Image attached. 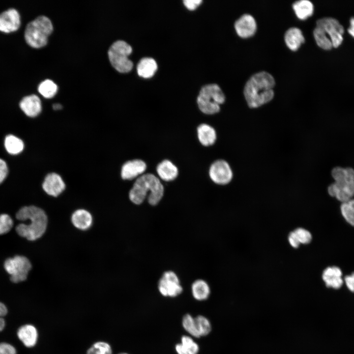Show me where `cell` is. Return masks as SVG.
<instances>
[{
	"label": "cell",
	"instance_id": "52a82bcc",
	"mask_svg": "<svg viewBox=\"0 0 354 354\" xmlns=\"http://www.w3.org/2000/svg\"><path fill=\"white\" fill-rule=\"evenodd\" d=\"M132 52L131 46L124 41L118 40L113 43L108 52L109 60L113 67L120 73L130 71L133 64L128 56Z\"/></svg>",
	"mask_w": 354,
	"mask_h": 354
},
{
	"label": "cell",
	"instance_id": "4dcf8cb0",
	"mask_svg": "<svg viewBox=\"0 0 354 354\" xmlns=\"http://www.w3.org/2000/svg\"><path fill=\"white\" fill-rule=\"evenodd\" d=\"M194 319L200 337L208 335L211 330V326L209 320L202 315H199Z\"/></svg>",
	"mask_w": 354,
	"mask_h": 354
},
{
	"label": "cell",
	"instance_id": "f35d334b",
	"mask_svg": "<svg viewBox=\"0 0 354 354\" xmlns=\"http://www.w3.org/2000/svg\"><path fill=\"white\" fill-rule=\"evenodd\" d=\"M183 3L185 6L189 10L195 9L201 3V0H184Z\"/></svg>",
	"mask_w": 354,
	"mask_h": 354
},
{
	"label": "cell",
	"instance_id": "9c48e42d",
	"mask_svg": "<svg viewBox=\"0 0 354 354\" xmlns=\"http://www.w3.org/2000/svg\"><path fill=\"white\" fill-rule=\"evenodd\" d=\"M316 26L324 30L331 40L333 48H337L342 44L345 30L336 19L329 17L321 18L317 21Z\"/></svg>",
	"mask_w": 354,
	"mask_h": 354
},
{
	"label": "cell",
	"instance_id": "ba28073f",
	"mask_svg": "<svg viewBox=\"0 0 354 354\" xmlns=\"http://www.w3.org/2000/svg\"><path fill=\"white\" fill-rule=\"evenodd\" d=\"M31 267L30 260L24 256L8 258L4 263L5 270L10 275V280L15 283L26 280Z\"/></svg>",
	"mask_w": 354,
	"mask_h": 354
},
{
	"label": "cell",
	"instance_id": "4316f807",
	"mask_svg": "<svg viewBox=\"0 0 354 354\" xmlns=\"http://www.w3.org/2000/svg\"><path fill=\"white\" fill-rule=\"evenodd\" d=\"M313 36L318 46L324 50H329L333 48L331 40L324 30L317 26L313 30Z\"/></svg>",
	"mask_w": 354,
	"mask_h": 354
},
{
	"label": "cell",
	"instance_id": "6da1fadb",
	"mask_svg": "<svg viewBox=\"0 0 354 354\" xmlns=\"http://www.w3.org/2000/svg\"><path fill=\"white\" fill-rule=\"evenodd\" d=\"M275 80L268 72L262 71L252 75L244 88V95L248 106L257 108L273 98Z\"/></svg>",
	"mask_w": 354,
	"mask_h": 354
},
{
	"label": "cell",
	"instance_id": "d6986e66",
	"mask_svg": "<svg viewBox=\"0 0 354 354\" xmlns=\"http://www.w3.org/2000/svg\"><path fill=\"white\" fill-rule=\"evenodd\" d=\"M71 220L73 226L79 230L85 231L91 227L92 217L90 213L84 209H78L72 214Z\"/></svg>",
	"mask_w": 354,
	"mask_h": 354
},
{
	"label": "cell",
	"instance_id": "ac0fdd59",
	"mask_svg": "<svg viewBox=\"0 0 354 354\" xmlns=\"http://www.w3.org/2000/svg\"><path fill=\"white\" fill-rule=\"evenodd\" d=\"M342 275V271L339 267L331 266L324 270L322 278L327 287L338 289L343 283Z\"/></svg>",
	"mask_w": 354,
	"mask_h": 354
},
{
	"label": "cell",
	"instance_id": "8d00e7d4",
	"mask_svg": "<svg viewBox=\"0 0 354 354\" xmlns=\"http://www.w3.org/2000/svg\"><path fill=\"white\" fill-rule=\"evenodd\" d=\"M7 313L6 306L2 302H0V332L4 328L5 322L3 318Z\"/></svg>",
	"mask_w": 354,
	"mask_h": 354
},
{
	"label": "cell",
	"instance_id": "f6af8a7d",
	"mask_svg": "<svg viewBox=\"0 0 354 354\" xmlns=\"http://www.w3.org/2000/svg\"><path fill=\"white\" fill-rule=\"evenodd\" d=\"M128 354L125 353H120V354Z\"/></svg>",
	"mask_w": 354,
	"mask_h": 354
},
{
	"label": "cell",
	"instance_id": "f546056e",
	"mask_svg": "<svg viewBox=\"0 0 354 354\" xmlns=\"http://www.w3.org/2000/svg\"><path fill=\"white\" fill-rule=\"evenodd\" d=\"M86 354H113V351L108 343L97 341L88 349Z\"/></svg>",
	"mask_w": 354,
	"mask_h": 354
},
{
	"label": "cell",
	"instance_id": "2e32d148",
	"mask_svg": "<svg viewBox=\"0 0 354 354\" xmlns=\"http://www.w3.org/2000/svg\"><path fill=\"white\" fill-rule=\"evenodd\" d=\"M19 339L27 348H31L37 343L38 333L36 328L31 324H26L19 327L17 331Z\"/></svg>",
	"mask_w": 354,
	"mask_h": 354
},
{
	"label": "cell",
	"instance_id": "5b68a950",
	"mask_svg": "<svg viewBox=\"0 0 354 354\" xmlns=\"http://www.w3.org/2000/svg\"><path fill=\"white\" fill-rule=\"evenodd\" d=\"M53 30V26L50 19L45 16H40L27 24L25 38L30 46L40 48L47 44L48 37Z\"/></svg>",
	"mask_w": 354,
	"mask_h": 354
},
{
	"label": "cell",
	"instance_id": "ab89813d",
	"mask_svg": "<svg viewBox=\"0 0 354 354\" xmlns=\"http://www.w3.org/2000/svg\"><path fill=\"white\" fill-rule=\"evenodd\" d=\"M345 281L348 288L352 292H354V272L345 277Z\"/></svg>",
	"mask_w": 354,
	"mask_h": 354
},
{
	"label": "cell",
	"instance_id": "83f0119b",
	"mask_svg": "<svg viewBox=\"0 0 354 354\" xmlns=\"http://www.w3.org/2000/svg\"><path fill=\"white\" fill-rule=\"evenodd\" d=\"M38 90L45 98H51L56 94L58 86L53 81L46 79L39 84Z\"/></svg>",
	"mask_w": 354,
	"mask_h": 354
},
{
	"label": "cell",
	"instance_id": "836d02e7",
	"mask_svg": "<svg viewBox=\"0 0 354 354\" xmlns=\"http://www.w3.org/2000/svg\"><path fill=\"white\" fill-rule=\"evenodd\" d=\"M293 232L300 244H308L312 239L311 233L304 228H298L293 231Z\"/></svg>",
	"mask_w": 354,
	"mask_h": 354
},
{
	"label": "cell",
	"instance_id": "8992f818",
	"mask_svg": "<svg viewBox=\"0 0 354 354\" xmlns=\"http://www.w3.org/2000/svg\"><path fill=\"white\" fill-rule=\"evenodd\" d=\"M225 99L220 88L215 84H212L201 88L197 98V104L203 113L212 115L219 112L220 106L224 102Z\"/></svg>",
	"mask_w": 354,
	"mask_h": 354
},
{
	"label": "cell",
	"instance_id": "5bb4252c",
	"mask_svg": "<svg viewBox=\"0 0 354 354\" xmlns=\"http://www.w3.org/2000/svg\"><path fill=\"white\" fill-rule=\"evenodd\" d=\"M42 188L49 195L57 197L65 189V184L61 177L58 174L51 173L44 178Z\"/></svg>",
	"mask_w": 354,
	"mask_h": 354
},
{
	"label": "cell",
	"instance_id": "ee69618b",
	"mask_svg": "<svg viewBox=\"0 0 354 354\" xmlns=\"http://www.w3.org/2000/svg\"><path fill=\"white\" fill-rule=\"evenodd\" d=\"M62 108V105L59 103H56L53 105V108L55 110H60Z\"/></svg>",
	"mask_w": 354,
	"mask_h": 354
},
{
	"label": "cell",
	"instance_id": "603a6c76",
	"mask_svg": "<svg viewBox=\"0 0 354 354\" xmlns=\"http://www.w3.org/2000/svg\"><path fill=\"white\" fill-rule=\"evenodd\" d=\"M157 69L156 62L153 59L150 58L142 59L137 67L139 76L144 78H149L152 77Z\"/></svg>",
	"mask_w": 354,
	"mask_h": 354
},
{
	"label": "cell",
	"instance_id": "cb8c5ba5",
	"mask_svg": "<svg viewBox=\"0 0 354 354\" xmlns=\"http://www.w3.org/2000/svg\"><path fill=\"white\" fill-rule=\"evenodd\" d=\"M293 8L296 16L301 20H305L311 16L314 10L313 4L308 0H300L293 4Z\"/></svg>",
	"mask_w": 354,
	"mask_h": 354
},
{
	"label": "cell",
	"instance_id": "e0dca14e",
	"mask_svg": "<svg viewBox=\"0 0 354 354\" xmlns=\"http://www.w3.org/2000/svg\"><path fill=\"white\" fill-rule=\"evenodd\" d=\"M20 107L30 117H35L41 111V102L38 96L31 94L24 97L20 102Z\"/></svg>",
	"mask_w": 354,
	"mask_h": 354
},
{
	"label": "cell",
	"instance_id": "7c38bea8",
	"mask_svg": "<svg viewBox=\"0 0 354 354\" xmlns=\"http://www.w3.org/2000/svg\"><path fill=\"white\" fill-rule=\"evenodd\" d=\"M235 29L239 36L244 38H248L255 34L257 24L252 15L245 14L236 21Z\"/></svg>",
	"mask_w": 354,
	"mask_h": 354
},
{
	"label": "cell",
	"instance_id": "d590c367",
	"mask_svg": "<svg viewBox=\"0 0 354 354\" xmlns=\"http://www.w3.org/2000/svg\"><path fill=\"white\" fill-rule=\"evenodd\" d=\"M0 354H17L15 347L6 342L0 343Z\"/></svg>",
	"mask_w": 354,
	"mask_h": 354
},
{
	"label": "cell",
	"instance_id": "d6a6232c",
	"mask_svg": "<svg viewBox=\"0 0 354 354\" xmlns=\"http://www.w3.org/2000/svg\"><path fill=\"white\" fill-rule=\"evenodd\" d=\"M181 344L188 354H198L199 351L198 345L193 339L188 336H183L181 339Z\"/></svg>",
	"mask_w": 354,
	"mask_h": 354
},
{
	"label": "cell",
	"instance_id": "44dd1931",
	"mask_svg": "<svg viewBox=\"0 0 354 354\" xmlns=\"http://www.w3.org/2000/svg\"><path fill=\"white\" fill-rule=\"evenodd\" d=\"M156 171L159 177L167 181L174 180L178 175L177 167L168 160L160 162L157 166Z\"/></svg>",
	"mask_w": 354,
	"mask_h": 354
},
{
	"label": "cell",
	"instance_id": "1f68e13d",
	"mask_svg": "<svg viewBox=\"0 0 354 354\" xmlns=\"http://www.w3.org/2000/svg\"><path fill=\"white\" fill-rule=\"evenodd\" d=\"M182 324L184 329L188 333L195 337H200L197 330L195 319L190 314H187L183 316Z\"/></svg>",
	"mask_w": 354,
	"mask_h": 354
},
{
	"label": "cell",
	"instance_id": "8fae6325",
	"mask_svg": "<svg viewBox=\"0 0 354 354\" xmlns=\"http://www.w3.org/2000/svg\"><path fill=\"white\" fill-rule=\"evenodd\" d=\"M209 175L211 179L219 185L228 184L233 178V172L227 162L218 160L214 162L209 168Z\"/></svg>",
	"mask_w": 354,
	"mask_h": 354
},
{
	"label": "cell",
	"instance_id": "7402d4cb",
	"mask_svg": "<svg viewBox=\"0 0 354 354\" xmlns=\"http://www.w3.org/2000/svg\"><path fill=\"white\" fill-rule=\"evenodd\" d=\"M198 139L202 145L205 146L212 145L216 140V133L210 125L202 124L197 128Z\"/></svg>",
	"mask_w": 354,
	"mask_h": 354
},
{
	"label": "cell",
	"instance_id": "484cf974",
	"mask_svg": "<svg viewBox=\"0 0 354 354\" xmlns=\"http://www.w3.org/2000/svg\"><path fill=\"white\" fill-rule=\"evenodd\" d=\"M4 146L9 153L15 155L23 151L24 144L22 140L16 136L8 135L5 138Z\"/></svg>",
	"mask_w": 354,
	"mask_h": 354
},
{
	"label": "cell",
	"instance_id": "4fadbf2b",
	"mask_svg": "<svg viewBox=\"0 0 354 354\" xmlns=\"http://www.w3.org/2000/svg\"><path fill=\"white\" fill-rule=\"evenodd\" d=\"M20 25V16L14 8H9L0 14V30L10 32L16 30Z\"/></svg>",
	"mask_w": 354,
	"mask_h": 354
},
{
	"label": "cell",
	"instance_id": "e575fe53",
	"mask_svg": "<svg viewBox=\"0 0 354 354\" xmlns=\"http://www.w3.org/2000/svg\"><path fill=\"white\" fill-rule=\"evenodd\" d=\"M13 221L7 214H0V235L8 233L12 228Z\"/></svg>",
	"mask_w": 354,
	"mask_h": 354
},
{
	"label": "cell",
	"instance_id": "9a60e30c",
	"mask_svg": "<svg viewBox=\"0 0 354 354\" xmlns=\"http://www.w3.org/2000/svg\"><path fill=\"white\" fill-rule=\"evenodd\" d=\"M146 168V164L142 160L134 159L128 161L122 166L121 177L123 179H132L143 174Z\"/></svg>",
	"mask_w": 354,
	"mask_h": 354
},
{
	"label": "cell",
	"instance_id": "b9f144b4",
	"mask_svg": "<svg viewBox=\"0 0 354 354\" xmlns=\"http://www.w3.org/2000/svg\"><path fill=\"white\" fill-rule=\"evenodd\" d=\"M348 32L354 38V17L350 20V26L348 29Z\"/></svg>",
	"mask_w": 354,
	"mask_h": 354
},
{
	"label": "cell",
	"instance_id": "7bdbcfd3",
	"mask_svg": "<svg viewBox=\"0 0 354 354\" xmlns=\"http://www.w3.org/2000/svg\"><path fill=\"white\" fill-rule=\"evenodd\" d=\"M175 349L177 354H188L180 343L176 345Z\"/></svg>",
	"mask_w": 354,
	"mask_h": 354
},
{
	"label": "cell",
	"instance_id": "ffe728a7",
	"mask_svg": "<svg viewBox=\"0 0 354 354\" xmlns=\"http://www.w3.org/2000/svg\"><path fill=\"white\" fill-rule=\"evenodd\" d=\"M284 40L287 47L294 51H296L305 41L301 30L296 27L291 28L286 31Z\"/></svg>",
	"mask_w": 354,
	"mask_h": 354
},
{
	"label": "cell",
	"instance_id": "f1b7e54d",
	"mask_svg": "<svg viewBox=\"0 0 354 354\" xmlns=\"http://www.w3.org/2000/svg\"><path fill=\"white\" fill-rule=\"evenodd\" d=\"M340 210L345 220L351 225L354 226V199L342 203Z\"/></svg>",
	"mask_w": 354,
	"mask_h": 354
},
{
	"label": "cell",
	"instance_id": "74e56055",
	"mask_svg": "<svg viewBox=\"0 0 354 354\" xmlns=\"http://www.w3.org/2000/svg\"><path fill=\"white\" fill-rule=\"evenodd\" d=\"M8 174V167L6 162L0 158V184L3 182Z\"/></svg>",
	"mask_w": 354,
	"mask_h": 354
},
{
	"label": "cell",
	"instance_id": "3957f363",
	"mask_svg": "<svg viewBox=\"0 0 354 354\" xmlns=\"http://www.w3.org/2000/svg\"><path fill=\"white\" fill-rule=\"evenodd\" d=\"M164 194V187L160 180L152 174H146L138 177L129 193L130 200L140 205L148 196V202L151 206L157 205Z\"/></svg>",
	"mask_w": 354,
	"mask_h": 354
},
{
	"label": "cell",
	"instance_id": "60d3db41",
	"mask_svg": "<svg viewBox=\"0 0 354 354\" xmlns=\"http://www.w3.org/2000/svg\"><path fill=\"white\" fill-rule=\"evenodd\" d=\"M288 241L290 244L294 248H297L300 245L293 232L289 235Z\"/></svg>",
	"mask_w": 354,
	"mask_h": 354
},
{
	"label": "cell",
	"instance_id": "30bf717a",
	"mask_svg": "<svg viewBox=\"0 0 354 354\" xmlns=\"http://www.w3.org/2000/svg\"><path fill=\"white\" fill-rule=\"evenodd\" d=\"M158 289L166 297H175L182 292L177 275L173 271H165L158 281Z\"/></svg>",
	"mask_w": 354,
	"mask_h": 354
},
{
	"label": "cell",
	"instance_id": "d4e9b609",
	"mask_svg": "<svg viewBox=\"0 0 354 354\" xmlns=\"http://www.w3.org/2000/svg\"><path fill=\"white\" fill-rule=\"evenodd\" d=\"M191 291L194 298L199 301L206 299L210 292L208 284L203 279L196 280L192 283Z\"/></svg>",
	"mask_w": 354,
	"mask_h": 354
},
{
	"label": "cell",
	"instance_id": "7a4b0ae2",
	"mask_svg": "<svg viewBox=\"0 0 354 354\" xmlns=\"http://www.w3.org/2000/svg\"><path fill=\"white\" fill-rule=\"evenodd\" d=\"M16 218L21 221L28 220L30 223L20 224L16 227L17 234L29 240L40 238L47 228L48 217L42 208L34 206H25L16 214Z\"/></svg>",
	"mask_w": 354,
	"mask_h": 354
},
{
	"label": "cell",
	"instance_id": "277c9868",
	"mask_svg": "<svg viewBox=\"0 0 354 354\" xmlns=\"http://www.w3.org/2000/svg\"><path fill=\"white\" fill-rule=\"evenodd\" d=\"M334 182L327 187L328 194L344 203L354 197V169L336 166L331 171Z\"/></svg>",
	"mask_w": 354,
	"mask_h": 354
}]
</instances>
